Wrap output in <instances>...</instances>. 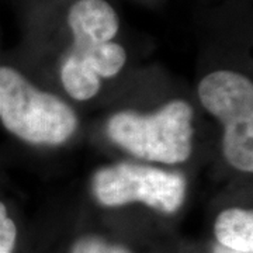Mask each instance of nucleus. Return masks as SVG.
<instances>
[{"label": "nucleus", "mask_w": 253, "mask_h": 253, "mask_svg": "<svg viewBox=\"0 0 253 253\" xmlns=\"http://www.w3.org/2000/svg\"><path fill=\"white\" fill-rule=\"evenodd\" d=\"M66 21L72 46L63 58L61 81L72 99L86 101L99 93L100 78L116 76L126 62V51L116 42L120 16L107 0H76Z\"/></svg>", "instance_id": "nucleus-1"}, {"label": "nucleus", "mask_w": 253, "mask_h": 253, "mask_svg": "<svg viewBox=\"0 0 253 253\" xmlns=\"http://www.w3.org/2000/svg\"><path fill=\"white\" fill-rule=\"evenodd\" d=\"M0 124L18 139L62 145L78 129V116L61 97L40 90L9 65H0Z\"/></svg>", "instance_id": "nucleus-2"}, {"label": "nucleus", "mask_w": 253, "mask_h": 253, "mask_svg": "<svg viewBox=\"0 0 253 253\" xmlns=\"http://www.w3.org/2000/svg\"><path fill=\"white\" fill-rule=\"evenodd\" d=\"M194 111L173 100L152 114L120 111L107 123L110 139L139 159L163 165L186 162L193 152Z\"/></svg>", "instance_id": "nucleus-3"}, {"label": "nucleus", "mask_w": 253, "mask_h": 253, "mask_svg": "<svg viewBox=\"0 0 253 253\" xmlns=\"http://www.w3.org/2000/svg\"><path fill=\"white\" fill-rule=\"evenodd\" d=\"M199 99L224 126L222 152L236 170L253 172V83L242 73L215 71L199 84Z\"/></svg>", "instance_id": "nucleus-4"}, {"label": "nucleus", "mask_w": 253, "mask_h": 253, "mask_svg": "<svg viewBox=\"0 0 253 253\" xmlns=\"http://www.w3.org/2000/svg\"><path fill=\"white\" fill-rule=\"evenodd\" d=\"M91 193L104 207L141 203L162 214H174L186 199V180L180 173L121 162L94 173Z\"/></svg>", "instance_id": "nucleus-5"}, {"label": "nucleus", "mask_w": 253, "mask_h": 253, "mask_svg": "<svg viewBox=\"0 0 253 253\" xmlns=\"http://www.w3.org/2000/svg\"><path fill=\"white\" fill-rule=\"evenodd\" d=\"M217 245L241 253H253V212L251 210L226 208L215 218Z\"/></svg>", "instance_id": "nucleus-6"}, {"label": "nucleus", "mask_w": 253, "mask_h": 253, "mask_svg": "<svg viewBox=\"0 0 253 253\" xmlns=\"http://www.w3.org/2000/svg\"><path fill=\"white\" fill-rule=\"evenodd\" d=\"M71 253H134L126 245L109 242L96 235H86L79 238L73 244Z\"/></svg>", "instance_id": "nucleus-7"}, {"label": "nucleus", "mask_w": 253, "mask_h": 253, "mask_svg": "<svg viewBox=\"0 0 253 253\" xmlns=\"http://www.w3.org/2000/svg\"><path fill=\"white\" fill-rule=\"evenodd\" d=\"M18 229L9 207L0 200V253H16Z\"/></svg>", "instance_id": "nucleus-8"}, {"label": "nucleus", "mask_w": 253, "mask_h": 253, "mask_svg": "<svg viewBox=\"0 0 253 253\" xmlns=\"http://www.w3.org/2000/svg\"><path fill=\"white\" fill-rule=\"evenodd\" d=\"M212 253H241V252H235V251H231V249H226V248H222L219 245H215L214 249H212Z\"/></svg>", "instance_id": "nucleus-9"}]
</instances>
